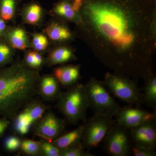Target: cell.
Wrapping results in <instances>:
<instances>
[{"label":"cell","instance_id":"cell-1","mask_svg":"<svg viewBox=\"0 0 156 156\" xmlns=\"http://www.w3.org/2000/svg\"><path fill=\"white\" fill-rule=\"evenodd\" d=\"M39 76L32 69L15 63L0 70V116L11 121L37 95Z\"/></svg>","mask_w":156,"mask_h":156},{"label":"cell","instance_id":"cell-2","mask_svg":"<svg viewBox=\"0 0 156 156\" xmlns=\"http://www.w3.org/2000/svg\"><path fill=\"white\" fill-rule=\"evenodd\" d=\"M86 9L96 28L116 45L125 48L133 41L128 20L119 6L101 0H89Z\"/></svg>","mask_w":156,"mask_h":156},{"label":"cell","instance_id":"cell-3","mask_svg":"<svg viewBox=\"0 0 156 156\" xmlns=\"http://www.w3.org/2000/svg\"><path fill=\"white\" fill-rule=\"evenodd\" d=\"M56 100V107L66 122L75 125L87 119L89 106L84 85L76 83L69 88L61 92Z\"/></svg>","mask_w":156,"mask_h":156},{"label":"cell","instance_id":"cell-4","mask_svg":"<svg viewBox=\"0 0 156 156\" xmlns=\"http://www.w3.org/2000/svg\"><path fill=\"white\" fill-rule=\"evenodd\" d=\"M85 86L89 108L94 114L113 117L121 106L113 98L102 82L92 79Z\"/></svg>","mask_w":156,"mask_h":156},{"label":"cell","instance_id":"cell-5","mask_svg":"<svg viewBox=\"0 0 156 156\" xmlns=\"http://www.w3.org/2000/svg\"><path fill=\"white\" fill-rule=\"evenodd\" d=\"M48 109L42 100L36 98L25 104L11 122L15 135L23 137L28 134Z\"/></svg>","mask_w":156,"mask_h":156},{"label":"cell","instance_id":"cell-6","mask_svg":"<svg viewBox=\"0 0 156 156\" xmlns=\"http://www.w3.org/2000/svg\"><path fill=\"white\" fill-rule=\"evenodd\" d=\"M83 122L81 144L84 148L89 150L98 146L115 122L113 117L94 114Z\"/></svg>","mask_w":156,"mask_h":156},{"label":"cell","instance_id":"cell-7","mask_svg":"<svg viewBox=\"0 0 156 156\" xmlns=\"http://www.w3.org/2000/svg\"><path fill=\"white\" fill-rule=\"evenodd\" d=\"M102 83L120 100L130 104L142 102L141 92L133 81L116 75L108 74Z\"/></svg>","mask_w":156,"mask_h":156},{"label":"cell","instance_id":"cell-8","mask_svg":"<svg viewBox=\"0 0 156 156\" xmlns=\"http://www.w3.org/2000/svg\"><path fill=\"white\" fill-rule=\"evenodd\" d=\"M104 140V149L108 155L127 156L131 152L128 129L114 123Z\"/></svg>","mask_w":156,"mask_h":156},{"label":"cell","instance_id":"cell-9","mask_svg":"<svg viewBox=\"0 0 156 156\" xmlns=\"http://www.w3.org/2000/svg\"><path fill=\"white\" fill-rule=\"evenodd\" d=\"M67 122L48 110L33 127L34 136L52 142L63 134Z\"/></svg>","mask_w":156,"mask_h":156},{"label":"cell","instance_id":"cell-10","mask_svg":"<svg viewBox=\"0 0 156 156\" xmlns=\"http://www.w3.org/2000/svg\"><path fill=\"white\" fill-rule=\"evenodd\" d=\"M115 116L117 124L129 129L147 121H156V112L126 107H121Z\"/></svg>","mask_w":156,"mask_h":156},{"label":"cell","instance_id":"cell-11","mask_svg":"<svg viewBox=\"0 0 156 156\" xmlns=\"http://www.w3.org/2000/svg\"><path fill=\"white\" fill-rule=\"evenodd\" d=\"M155 121H147L128 129L129 137L134 145L156 148Z\"/></svg>","mask_w":156,"mask_h":156},{"label":"cell","instance_id":"cell-12","mask_svg":"<svg viewBox=\"0 0 156 156\" xmlns=\"http://www.w3.org/2000/svg\"><path fill=\"white\" fill-rule=\"evenodd\" d=\"M61 92L60 84L54 75H45L39 78L37 95L42 100L52 102L57 99Z\"/></svg>","mask_w":156,"mask_h":156},{"label":"cell","instance_id":"cell-13","mask_svg":"<svg viewBox=\"0 0 156 156\" xmlns=\"http://www.w3.org/2000/svg\"><path fill=\"white\" fill-rule=\"evenodd\" d=\"M53 75L60 85L70 88L76 84L80 79V68L72 65L57 68L54 71Z\"/></svg>","mask_w":156,"mask_h":156},{"label":"cell","instance_id":"cell-14","mask_svg":"<svg viewBox=\"0 0 156 156\" xmlns=\"http://www.w3.org/2000/svg\"><path fill=\"white\" fill-rule=\"evenodd\" d=\"M83 130V125H81L72 131L62 134L51 142L60 150L80 144L82 142Z\"/></svg>","mask_w":156,"mask_h":156},{"label":"cell","instance_id":"cell-15","mask_svg":"<svg viewBox=\"0 0 156 156\" xmlns=\"http://www.w3.org/2000/svg\"><path fill=\"white\" fill-rule=\"evenodd\" d=\"M83 0H63L56 5L54 11L56 14L73 19L83 5Z\"/></svg>","mask_w":156,"mask_h":156},{"label":"cell","instance_id":"cell-16","mask_svg":"<svg viewBox=\"0 0 156 156\" xmlns=\"http://www.w3.org/2000/svg\"><path fill=\"white\" fill-rule=\"evenodd\" d=\"M142 102L148 106L156 109V78L153 76L149 78L147 81L144 89L143 93H141Z\"/></svg>","mask_w":156,"mask_h":156},{"label":"cell","instance_id":"cell-17","mask_svg":"<svg viewBox=\"0 0 156 156\" xmlns=\"http://www.w3.org/2000/svg\"><path fill=\"white\" fill-rule=\"evenodd\" d=\"M46 32L48 37L53 41H65L71 37V34L68 29L56 23L49 25Z\"/></svg>","mask_w":156,"mask_h":156},{"label":"cell","instance_id":"cell-18","mask_svg":"<svg viewBox=\"0 0 156 156\" xmlns=\"http://www.w3.org/2000/svg\"><path fill=\"white\" fill-rule=\"evenodd\" d=\"M9 41L13 48L23 50L27 48V37L25 32L21 28H16L11 32Z\"/></svg>","mask_w":156,"mask_h":156},{"label":"cell","instance_id":"cell-19","mask_svg":"<svg viewBox=\"0 0 156 156\" xmlns=\"http://www.w3.org/2000/svg\"><path fill=\"white\" fill-rule=\"evenodd\" d=\"M73 58L72 52L66 48H60L53 51L49 58L50 65L65 63L71 60Z\"/></svg>","mask_w":156,"mask_h":156},{"label":"cell","instance_id":"cell-20","mask_svg":"<svg viewBox=\"0 0 156 156\" xmlns=\"http://www.w3.org/2000/svg\"><path fill=\"white\" fill-rule=\"evenodd\" d=\"M20 150L24 154L28 156H40L41 142L24 138L21 140Z\"/></svg>","mask_w":156,"mask_h":156},{"label":"cell","instance_id":"cell-21","mask_svg":"<svg viewBox=\"0 0 156 156\" xmlns=\"http://www.w3.org/2000/svg\"><path fill=\"white\" fill-rule=\"evenodd\" d=\"M16 0H2L0 6L1 17L4 20L12 19L15 11Z\"/></svg>","mask_w":156,"mask_h":156},{"label":"cell","instance_id":"cell-22","mask_svg":"<svg viewBox=\"0 0 156 156\" xmlns=\"http://www.w3.org/2000/svg\"><path fill=\"white\" fill-rule=\"evenodd\" d=\"M42 8L37 4H32L28 6L26 12V19L29 24H36L41 19Z\"/></svg>","mask_w":156,"mask_h":156},{"label":"cell","instance_id":"cell-23","mask_svg":"<svg viewBox=\"0 0 156 156\" xmlns=\"http://www.w3.org/2000/svg\"><path fill=\"white\" fill-rule=\"evenodd\" d=\"M40 141L41 142L40 156H61V150L55 146L52 142L42 138Z\"/></svg>","mask_w":156,"mask_h":156},{"label":"cell","instance_id":"cell-24","mask_svg":"<svg viewBox=\"0 0 156 156\" xmlns=\"http://www.w3.org/2000/svg\"><path fill=\"white\" fill-rule=\"evenodd\" d=\"M82 144H77L71 147L61 150V156H94L88 151L85 150Z\"/></svg>","mask_w":156,"mask_h":156},{"label":"cell","instance_id":"cell-25","mask_svg":"<svg viewBox=\"0 0 156 156\" xmlns=\"http://www.w3.org/2000/svg\"><path fill=\"white\" fill-rule=\"evenodd\" d=\"M22 139L17 135L8 136L5 141V147L6 150L10 152L16 151L20 150Z\"/></svg>","mask_w":156,"mask_h":156},{"label":"cell","instance_id":"cell-26","mask_svg":"<svg viewBox=\"0 0 156 156\" xmlns=\"http://www.w3.org/2000/svg\"><path fill=\"white\" fill-rule=\"evenodd\" d=\"M131 152L134 156H156L155 149L134 145L131 147Z\"/></svg>","mask_w":156,"mask_h":156},{"label":"cell","instance_id":"cell-27","mask_svg":"<svg viewBox=\"0 0 156 156\" xmlns=\"http://www.w3.org/2000/svg\"><path fill=\"white\" fill-rule=\"evenodd\" d=\"M33 44L35 50L37 51H43L48 47L49 42L44 35L37 34L34 37Z\"/></svg>","mask_w":156,"mask_h":156},{"label":"cell","instance_id":"cell-28","mask_svg":"<svg viewBox=\"0 0 156 156\" xmlns=\"http://www.w3.org/2000/svg\"><path fill=\"white\" fill-rule=\"evenodd\" d=\"M12 52L9 46L0 43V66L5 65L11 61Z\"/></svg>","mask_w":156,"mask_h":156},{"label":"cell","instance_id":"cell-29","mask_svg":"<svg viewBox=\"0 0 156 156\" xmlns=\"http://www.w3.org/2000/svg\"><path fill=\"white\" fill-rule=\"evenodd\" d=\"M11 124V121L4 117L0 116V138L4 135Z\"/></svg>","mask_w":156,"mask_h":156},{"label":"cell","instance_id":"cell-30","mask_svg":"<svg viewBox=\"0 0 156 156\" xmlns=\"http://www.w3.org/2000/svg\"><path fill=\"white\" fill-rule=\"evenodd\" d=\"M25 63L26 65L27 66V67L32 69H36V65L34 57L33 51L29 52L26 56Z\"/></svg>","mask_w":156,"mask_h":156},{"label":"cell","instance_id":"cell-31","mask_svg":"<svg viewBox=\"0 0 156 156\" xmlns=\"http://www.w3.org/2000/svg\"><path fill=\"white\" fill-rule=\"evenodd\" d=\"M34 57L35 61L36 69L39 68L42 66L44 63V58L41 55L36 52L33 51Z\"/></svg>","mask_w":156,"mask_h":156},{"label":"cell","instance_id":"cell-32","mask_svg":"<svg viewBox=\"0 0 156 156\" xmlns=\"http://www.w3.org/2000/svg\"><path fill=\"white\" fill-rule=\"evenodd\" d=\"M6 25L4 20L0 18V35L2 34L5 29Z\"/></svg>","mask_w":156,"mask_h":156},{"label":"cell","instance_id":"cell-33","mask_svg":"<svg viewBox=\"0 0 156 156\" xmlns=\"http://www.w3.org/2000/svg\"><path fill=\"white\" fill-rule=\"evenodd\" d=\"M0 156H1V154H0Z\"/></svg>","mask_w":156,"mask_h":156}]
</instances>
